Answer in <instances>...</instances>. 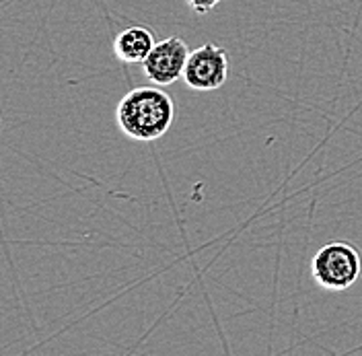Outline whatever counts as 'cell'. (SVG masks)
Masks as SVG:
<instances>
[{
    "label": "cell",
    "instance_id": "cell-6",
    "mask_svg": "<svg viewBox=\"0 0 362 356\" xmlns=\"http://www.w3.org/2000/svg\"><path fill=\"white\" fill-rule=\"evenodd\" d=\"M185 2L192 6L194 13H198V15H208L210 11H214V6H216L221 0H185Z\"/></svg>",
    "mask_w": 362,
    "mask_h": 356
},
{
    "label": "cell",
    "instance_id": "cell-5",
    "mask_svg": "<svg viewBox=\"0 0 362 356\" xmlns=\"http://www.w3.org/2000/svg\"><path fill=\"white\" fill-rule=\"evenodd\" d=\"M155 35L148 27L132 25L126 27L113 42V54L124 64H142L155 47Z\"/></svg>",
    "mask_w": 362,
    "mask_h": 356
},
{
    "label": "cell",
    "instance_id": "cell-3",
    "mask_svg": "<svg viewBox=\"0 0 362 356\" xmlns=\"http://www.w3.org/2000/svg\"><path fill=\"white\" fill-rule=\"evenodd\" d=\"M228 79V54L216 44H202L189 52L183 70V83L194 91L210 93L221 89Z\"/></svg>",
    "mask_w": 362,
    "mask_h": 356
},
{
    "label": "cell",
    "instance_id": "cell-2",
    "mask_svg": "<svg viewBox=\"0 0 362 356\" xmlns=\"http://www.w3.org/2000/svg\"><path fill=\"white\" fill-rule=\"evenodd\" d=\"M361 276L362 253L348 241H329L311 260V278L329 292L348 290Z\"/></svg>",
    "mask_w": 362,
    "mask_h": 356
},
{
    "label": "cell",
    "instance_id": "cell-1",
    "mask_svg": "<svg viewBox=\"0 0 362 356\" xmlns=\"http://www.w3.org/2000/svg\"><path fill=\"white\" fill-rule=\"evenodd\" d=\"M173 99L158 87L132 89L115 108L119 130L138 142H155L165 136L173 124Z\"/></svg>",
    "mask_w": 362,
    "mask_h": 356
},
{
    "label": "cell",
    "instance_id": "cell-4",
    "mask_svg": "<svg viewBox=\"0 0 362 356\" xmlns=\"http://www.w3.org/2000/svg\"><path fill=\"white\" fill-rule=\"evenodd\" d=\"M187 58H189V47L185 40L180 35H171L155 44L153 52L142 62V70L151 83L158 87H167L183 79Z\"/></svg>",
    "mask_w": 362,
    "mask_h": 356
}]
</instances>
